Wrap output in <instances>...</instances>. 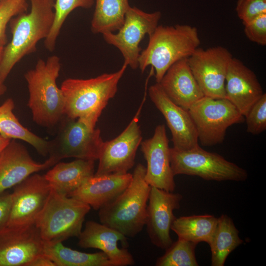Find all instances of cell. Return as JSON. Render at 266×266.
I'll list each match as a JSON object with an SVG mask.
<instances>
[{
  "label": "cell",
  "instance_id": "6da1fadb",
  "mask_svg": "<svg viewBox=\"0 0 266 266\" xmlns=\"http://www.w3.org/2000/svg\"><path fill=\"white\" fill-rule=\"evenodd\" d=\"M127 66L124 63L115 72L103 73L89 79L65 80L60 88L64 98V115L79 119L95 128L103 110L115 96L119 82Z\"/></svg>",
  "mask_w": 266,
  "mask_h": 266
},
{
  "label": "cell",
  "instance_id": "7a4b0ae2",
  "mask_svg": "<svg viewBox=\"0 0 266 266\" xmlns=\"http://www.w3.org/2000/svg\"><path fill=\"white\" fill-rule=\"evenodd\" d=\"M31 10L10 22L12 38L4 46L0 62V76L4 81L15 65L34 52L39 41L48 35L54 20L55 0H30Z\"/></svg>",
  "mask_w": 266,
  "mask_h": 266
},
{
  "label": "cell",
  "instance_id": "3957f363",
  "mask_svg": "<svg viewBox=\"0 0 266 266\" xmlns=\"http://www.w3.org/2000/svg\"><path fill=\"white\" fill-rule=\"evenodd\" d=\"M61 68L60 58L53 55L46 61L38 60L24 75L29 94L27 105L33 121L43 127H54L64 116V98L56 83Z\"/></svg>",
  "mask_w": 266,
  "mask_h": 266
},
{
  "label": "cell",
  "instance_id": "277c9868",
  "mask_svg": "<svg viewBox=\"0 0 266 266\" xmlns=\"http://www.w3.org/2000/svg\"><path fill=\"white\" fill-rule=\"evenodd\" d=\"M200 40L197 28L189 25L158 26L149 36L148 44L140 53L138 67L142 73L151 66L159 83L175 63L188 58L199 48Z\"/></svg>",
  "mask_w": 266,
  "mask_h": 266
},
{
  "label": "cell",
  "instance_id": "5b68a950",
  "mask_svg": "<svg viewBox=\"0 0 266 266\" xmlns=\"http://www.w3.org/2000/svg\"><path fill=\"white\" fill-rule=\"evenodd\" d=\"M146 167L138 164L130 183L113 200L99 210L101 223L133 237L145 225L147 201L151 186L145 179Z\"/></svg>",
  "mask_w": 266,
  "mask_h": 266
},
{
  "label": "cell",
  "instance_id": "8992f818",
  "mask_svg": "<svg viewBox=\"0 0 266 266\" xmlns=\"http://www.w3.org/2000/svg\"><path fill=\"white\" fill-rule=\"evenodd\" d=\"M91 208L88 204L52 188L35 222L44 243L63 242L70 237H78Z\"/></svg>",
  "mask_w": 266,
  "mask_h": 266
},
{
  "label": "cell",
  "instance_id": "52a82bcc",
  "mask_svg": "<svg viewBox=\"0 0 266 266\" xmlns=\"http://www.w3.org/2000/svg\"><path fill=\"white\" fill-rule=\"evenodd\" d=\"M170 161L174 175L197 176L207 181H244L247 171L222 156L207 151L199 145L187 150L170 148Z\"/></svg>",
  "mask_w": 266,
  "mask_h": 266
},
{
  "label": "cell",
  "instance_id": "ba28073f",
  "mask_svg": "<svg viewBox=\"0 0 266 266\" xmlns=\"http://www.w3.org/2000/svg\"><path fill=\"white\" fill-rule=\"evenodd\" d=\"M188 111L195 124L198 140L203 146L222 143L229 127L245 121V117L226 98L204 96Z\"/></svg>",
  "mask_w": 266,
  "mask_h": 266
},
{
  "label": "cell",
  "instance_id": "9c48e42d",
  "mask_svg": "<svg viewBox=\"0 0 266 266\" xmlns=\"http://www.w3.org/2000/svg\"><path fill=\"white\" fill-rule=\"evenodd\" d=\"M59 124L57 136L50 141L49 157L58 162L67 158L98 160L104 142L99 129L65 115Z\"/></svg>",
  "mask_w": 266,
  "mask_h": 266
},
{
  "label": "cell",
  "instance_id": "30bf717a",
  "mask_svg": "<svg viewBox=\"0 0 266 266\" xmlns=\"http://www.w3.org/2000/svg\"><path fill=\"white\" fill-rule=\"evenodd\" d=\"M161 15L160 11L147 13L130 6L118 32L104 33L103 38L106 42L120 50L124 59V63L135 69L138 67L141 51L139 44L146 34L150 36L154 32Z\"/></svg>",
  "mask_w": 266,
  "mask_h": 266
},
{
  "label": "cell",
  "instance_id": "8fae6325",
  "mask_svg": "<svg viewBox=\"0 0 266 266\" xmlns=\"http://www.w3.org/2000/svg\"><path fill=\"white\" fill-rule=\"evenodd\" d=\"M233 56L225 47L198 48L188 58L189 66L204 96L226 98L225 81Z\"/></svg>",
  "mask_w": 266,
  "mask_h": 266
},
{
  "label": "cell",
  "instance_id": "7c38bea8",
  "mask_svg": "<svg viewBox=\"0 0 266 266\" xmlns=\"http://www.w3.org/2000/svg\"><path fill=\"white\" fill-rule=\"evenodd\" d=\"M51 189L44 175L36 173L15 186L11 193L12 204L5 226L24 228L34 225Z\"/></svg>",
  "mask_w": 266,
  "mask_h": 266
},
{
  "label": "cell",
  "instance_id": "4fadbf2b",
  "mask_svg": "<svg viewBox=\"0 0 266 266\" xmlns=\"http://www.w3.org/2000/svg\"><path fill=\"white\" fill-rule=\"evenodd\" d=\"M143 102L129 124L118 136L103 142L95 175L125 173L133 166L136 151L142 138L138 117Z\"/></svg>",
  "mask_w": 266,
  "mask_h": 266
},
{
  "label": "cell",
  "instance_id": "5bb4252c",
  "mask_svg": "<svg viewBox=\"0 0 266 266\" xmlns=\"http://www.w3.org/2000/svg\"><path fill=\"white\" fill-rule=\"evenodd\" d=\"M182 198L179 193L151 187L145 225L152 243L162 249L173 242L170 230L176 218L173 212L180 208Z\"/></svg>",
  "mask_w": 266,
  "mask_h": 266
},
{
  "label": "cell",
  "instance_id": "9a60e30c",
  "mask_svg": "<svg viewBox=\"0 0 266 266\" xmlns=\"http://www.w3.org/2000/svg\"><path fill=\"white\" fill-rule=\"evenodd\" d=\"M44 243L35 224L0 229V266H27L44 253Z\"/></svg>",
  "mask_w": 266,
  "mask_h": 266
},
{
  "label": "cell",
  "instance_id": "2e32d148",
  "mask_svg": "<svg viewBox=\"0 0 266 266\" xmlns=\"http://www.w3.org/2000/svg\"><path fill=\"white\" fill-rule=\"evenodd\" d=\"M165 126L158 125L153 136L142 141L141 151L147 163L145 179L151 186L168 192L175 188Z\"/></svg>",
  "mask_w": 266,
  "mask_h": 266
},
{
  "label": "cell",
  "instance_id": "e0dca14e",
  "mask_svg": "<svg viewBox=\"0 0 266 266\" xmlns=\"http://www.w3.org/2000/svg\"><path fill=\"white\" fill-rule=\"evenodd\" d=\"M148 93L151 100L166 119L171 132L173 147L187 150L198 145L196 129L188 110L174 103L158 83L149 87Z\"/></svg>",
  "mask_w": 266,
  "mask_h": 266
},
{
  "label": "cell",
  "instance_id": "ac0fdd59",
  "mask_svg": "<svg viewBox=\"0 0 266 266\" xmlns=\"http://www.w3.org/2000/svg\"><path fill=\"white\" fill-rule=\"evenodd\" d=\"M58 163L49 157L44 162L34 161L26 147L14 140L0 153V194L15 187L31 175Z\"/></svg>",
  "mask_w": 266,
  "mask_h": 266
},
{
  "label": "cell",
  "instance_id": "d6986e66",
  "mask_svg": "<svg viewBox=\"0 0 266 266\" xmlns=\"http://www.w3.org/2000/svg\"><path fill=\"white\" fill-rule=\"evenodd\" d=\"M225 89L226 99L244 117L264 94L254 71L234 57L229 65Z\"/></svg>",
  "mask_w": 266,
  "mask_h": 266
},
{
  "label": "cell",
  "instance_id": "ffe728a7",
  "mask_svg": "<svg viewBox=\"0 0 266 266\" xmlns=\"http://www.w3.org/2000/svg\"><path fill=\"white\" fill-rule=\"evenodd\" d=\"M78 238L79 246L101 250L113 266H132L134 264L133 257L128 249L118 247V242H126L127 237L101 223L86 222Z\"/></svg>",
  "mask_w": 266,
  "mask_h": 266
},
{
  "label": "cell",
  "instance_id": "44dd1931",
  "mask_svg": "<svg viewBox=\"0 0 266 266\" xmlns=\"http://www.w3.org/2000/svg\"><path fill=\"white\" fill-rule=\"evenodd\" d=\"M132 177V174L129 172L94 175L86 180L68 197L99 210L121 194L129 185Z\"/></svg>",
  "mask_w": 266,
  "mask_h": 266
},
{
  "label": "cell",
  "instance_id": "7402d4cb",
  "mask_svg": "<svg viewBox=\"0 0 266 266\" xmlns=\"http://www.w3.org/2000/svg\"><path fill=\"white\" fill-rule=\"evenodd\" d=\"M158 83L174 103L187 110L204 97L189 66L188 58L173 64Z\"/></svg>",
  "mask_w": 266,
  "mask_h": 266
},
{
  "label": "cell",
  "instance_id": "603a6c76",
  "mask_svg": "<svg viewBox=\"0 0 266 266\" xmlns=\"http://www.w3.org/2000/svg\"><path fill=\"white\" fill-rule=\"evenodd\" d=\"M94 171V161L77 159L68 163H57L44 175L53 189L68 196L93 176Z\"/></svg>",
  "mask_w": 266,
  "mask_h": 266
},
{
  "label": "cell",
  "instance_id": "cb8c5ba5",
  "mask_svg": "<svg viewBox=\"0 0 266 266\" xmlns=\"http://www.w3.org/2000/svg\"><path fill=\"white\" fill-rule=\"evenodd\" d=\"M14 101L11 98L0 105V134L10 139H19L32 145L43 156L49 155L50 141L46 140L23 126L13 113Z\"/></svg>",
  "mask_w": 266,
  "mask_h": 266
},
{
  "label": "cell",
  "instance_id": "d4e9b609",
  "mask_svg": "<svg viewBox=\"0 0 266 266\" xmlns=\"http://www.w3.org/2000/svg\"><path fill=\"white\" fill-rule=\"evenodd\" d=\"M233 220L226 214L218 218L216 229L208 243L211 252V266H224L229 254L243 240Z\"/></svg>",
  "mask_w": 266,
  "mask_h": 266
},
{
  "label": "cell",
  "instance_id": "484cf974",
  "mask_svg": "<svg viewBox=\"0 0 266 266\" xmlns=\"http://www.w3.org/2000/svg\"><path fill=\"white\" fill-rule=\"evenodd\" d=\"M95 3L92 32L103 34L119 30L131 6L129 0H95Z\"/></svg>",
  "mask_w": 266,
  "mask_h": 266
},
{
  "label": "cell",
  "instance_id": "4316f807",
  "mask_svg": "<svg viewBox=\"0 0 266 266\" xmlns=\"http://www.w3.org/2000/svg\"><path fill=\"white\" fill-rule=\"evenodd\" d=\"M218 218L212 215H192L176 218L171 230L178 238L198 244L209 243L216 229Z\"/></svg>",
  "mask_w": 266,
  "mask_h": 266
},
{
  "label": "cell",
  "instance_id": "83f0119b",
  "mask_svg": "<svg viewBox=\"0 0 266 266\" xmlns=\"http://www.w3.org/2000/svg\"><path fill=\"white\" fill-rule=\"evenodd\" d=\"M43 253L56 266H113L102 252L87 253L65 246L62 242L44 243Z\"/></svg>",
  "mask_w": 266,
  "mask_h": 266
},
{
  "label": "cell",
  "instance_id": "f1b7e54d",
  "mask_svg": "<svg viewBox=\"0 0 266 266\" xmlns=\"http://www.w3.org/2000/svg\"><path fill=\"white\" fill-rule=\"evenodd\" d=\"M197 244L179 239L166 249L165 253L159 257L156 266H198L195 249Z\"/></svg>",
  "mask_w": 266,
  "mask_h": 266
},
{
  "label": "cell",
  "instance_id": "f546056e",
  "mask_svg": "<svg viewBox=\"0 0 266 266\" xmlns=\"http://www.w3.org/2000/svg\"><path fill=\"white\" fill-rule=\"evenodd\" d=\"M94 3L95 0H55L54 20L51 31L44 39L46 48L50 51L54 50L62 26L73 10L79 7L90 8Z\"/></svg>",
  "mask_w": 266,
  "mask_h": 266
},
{
  "label": "cell",
  "instance_id": "4dcf8cb0",
  "mask_svg": "<svg viewBox=\"0 0 266 266\" xmlns=\"http://www.w3.org/2000/svg\"><path fill=\"white\" fill-rule=\"evenodd\" d=\"M247 132L256 135L266 130V94L264 93L246 115Z\"/></svg>",
  "mask_w": 266,
  "mask_h": 266
},
{
  "label": "cell",
  "instance_id": "1f68e13d",
  "mask_svg": "<svg viewBox=\"0 0 266 266\" xmlns=\"http://www.w3.org/2000/svg\"><path fill=\"white\" fill-rule=\"evenodd\" d=\"M26 0H3L0 1V41L6 43V29L14 17L27 11Z\"/></svg>",
  "mask_w": 266,
  "mask_h": 266
},
{
  "label": "cell",
  "instance_id": "d6a6232c",
  "mask_svg": "<svg viewBox=\"0 0 266 266\" xmlns=\"http://www.w3.org/2000/svg\"><path fill=\"white\" fill-rule=\"evenodd\" d=\"M235 11L244 25L266 13V0H238Z\"/></svg>",
  "mask_w": 266,
  "mask_h": 266
},
{
  "label": "cell",
  "instance_id": "836d02e7",
  "mask_svg": "<svg viewBox=\"0 0 266 266\" xmlns=\"http://www.w3.org/2000/svg\"><path fill=\"white\" fill-rule=\"evenodd\" d=\"M244 25V32L251 41L262 46L266 45V13Z\"/></svg>",
  "mask_w": 266,
  "mask_h": 266
},
{
  "label": "cell",
  "instance_id": "e575fe53",
  "mask_svg": "<svg viewBox=\"0 0 266 266\" xmlns=\"http://www.w3.org/2000/svg\"><path fill=\"white\" fill-rule=\"evenodd\" d=\"M12 204L11 193L0 194V229L5 226L8 219Z\"/></svg>",
  "mask_w": 266,
  "mask_h": 266
},
{
  "label": "cell",
  "instance_id": "d590c367",
  "mask_svg": "<svg viewBox=\"0 0 266 266\" xmlns=\"http://www.w3.org/2000/svg\"><path fill=\"white\" fill-rule=\"evenodd\" d=\"M27 266H56L55 263L44 253L33 259Z\"/></svg>",
  "mask_w": 266,
  "mask_h": 266
},
{
  "label": "cell",
  "instance_id": "8d00e7d4",
  "mask_svg": "<svg viewBox=\"0 0 266 266\" xmlns=\"http://www.w3.org/2000/svg\"><path fill=\"white\" fill-rule=\"evenodd\" d=\"M6 42L0 41V62L1 59L2 53ZM4 81L0 76V97L3 95L6 91V87L4 83Z\"/></svg>",
  "mask_w": 266,
  "mask_h": 266
},
{
  "label": "cell",
  "instance_id": "74e56055",
  "mask_svg": "<svg viewBox=\"0 0 266 266\" xmlns=\"http://www.w3.org/2000/svg\"><path fill=\"white\" fill-rule=\"evenodd\" d=\"M11 139L6 138L0 134V153L9 144Z\"/></svg>",
  "mask_w": 266,
  "mask_h": 266
},
{
  "label": "cell",
  "instance_id": "f35d334b",
  "mask_svg": "<svg viewBox=\"0 0 266 266\" xmlns=\"http://www.w3.org/2000/svg\"><path fill=\"white\" fill-rule=\"evenodd\" d=\"M2 0H0V1H2Z\"/></svg>",
  "mask_w": 266,
  "mask_h": 266
}]
</instances>
